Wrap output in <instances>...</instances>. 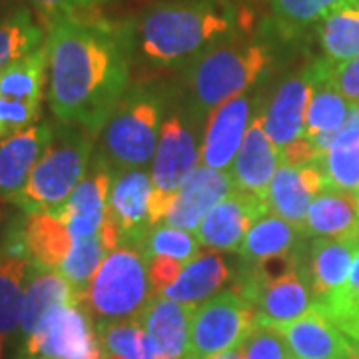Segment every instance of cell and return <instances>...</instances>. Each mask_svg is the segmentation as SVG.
I'll list each match as a JSON object with an SVG mask.
<instances>
[{"mask_svg":"<svg viewBox=\"0 0 359 359\" xmlns=\"http://www.w3.org/2000/svg\"><path fill=\"white\" fill-rule=\"evenodd\" d=\"M231 290L244 297L256 316V323L264 327L290 323L316 308L306 269L302 268L268 283L238 280Z\"/></svg>","mask_w":359,"mask_h":359,"instance_id":"cell-9","label":"cell"},{"mask_svg":"<svg viewBox=\"0 0 359 359\" xmlns=\"http://www.w3.org/2000/svg\"><path fill=\"white\" fill-rule=\"evenodd\" d=\"M321 172L325 186L359 196V128L344 124L327 152L311 162Z\"/></svg>","mask_w":359,"mask_h":359,"instance_id":"cell-28","label":"cell"},{"mask_svg":"<svg viewBox=\"0 0 359 359\" xmlns=\"http://www.w3.org/2000/svg\"><path fill=\"white\" fill-rule=\"evenodd\" d=\"M320 311L349 341H359V248L347 282L335 292Z\"/></svg>","mask_w":359,"mask_h":359,"instance_id":"cell-37","label":"cell"},{"mask_svg":"<svg viewBox=\"0 0 359 359\" xmlns=\"http://www.w3.org/2000/svg\"><path fill=\"white\" fill-rule=\"evenodd\" d=\"M337 359H359V355L355 353V349L349 346V341H347V347L344 349V353H341Z\"/></svg>","mask_w":359,"mask_h":359,"instance_id":"cell-45","label":"cell"},{"mask_svg":"<svg viewBox=\"0 0 359 359\" xmlns=\"http://www.w3.org/2000/svg\"><path fill=\"white\" fill-rule=\"evenodd\" d=\"M36 13L44 20V25L50 26L56 20L88 11V0H32Z\"/></svg>","mask_w":359,"mask_h":359,"instance_id":"cell-43","label":"cell"},{"mask_svg":"<svg viewBox=\"0 0 359 359\" xmlns=\"http://www.w3.org/2000/svg\"><path fill=\"white\" fill-rule=\"evenodd\" d=\"M76 359H100V358H76Z\"/></svg>","mask_w":359,"mask_h":359,"instance_id":"cell-53","label":"cell"},{"mask_svg":"<svg viewBox=\"0 0 359 359\" xmlns=\"http://www.w3.org/2000/svg\"><path fill=\"white\" fill-rule=\"evenodd\" d=\"M42 46V28L28 8L18 6L0 16V72Z\"/></svg>","mask_w":359,"mask_h":359,"instance_id":"cell-34","label":"cell"},{"mask_svg":"<svg viewBox=\"0 0 359 359\" xmlns=\"http://www.w3.org/2000/svg\"><path fill=\"white\" fill-rule=\"evenodd\" d=\"M96 332L104 353L124 359H160L154 339L146 334L138 320L96 325Z\"/></svg>","mask_w":359,"mask_h":359,"instance_id":"cell-36","label":"cell"},{"mask_svg":"<svg viewBox=\"0 0 359 359\" xmlns=\"http://www.w3.org/2000/svg\"><path fill=\"white\" fill-rule=\"evenodd\" d=\"M160 96L144 88L126 92L100 132V156L112 172L144 170L154 162L160 140Z\"/></svg>","mask_w":359,"mask_h":359,"instance_id":"cell-6","label":"cell"},{"mask_svg":"<svg viewBox=\"0 0 359 359\" xmlns=\"http://www.w3.org/2000/svg\"><path fill=\"white\" fill-rule=\"evenodd\" d=\"M100 2H104V0H88V6L92 8V6H96V4H100Z\"/></svg>","mask_w":359,"mask_h":359,"instance_id":"cell-49","label":"cell"},{"mask_svg":"<svg viewBox=\"0 0 359 359\" xmlns=\"http://www.w3.org/2000/svg\"><path fill=\"white\" fill-rule=\"evenodd\" d=\"M48 80V52L46 44L22 56L0 72V96L40 104L44 84Z\"/></svg>","mask_w":359,"mask_h":359,"instance_id":"cell-33","label":"cell"},{"mask_svg":"<svg viewBox=\"0 0 359 359\" xmlns=\"http://www.w3.org/2000/svg\"><path fill=\"white\" fill-rule=\"evenodd\" d=\"M250 30L252 14L233 0H162L132 22V42L148 65L178 68Z\"/></svg>","mask_w":359,"mask_h":359,"instance_id":"cell-2","label":"cell"},{"mask_svg":"<svg viewBox=\"0 0 359 359\" xmlns=\"http://www.w3.org/2000/svg\"><path fill=\"white\" fill-rule=\"evenodd\" d=\"M26 355L36 359L100 358L96 323L80 302H68L52 309L39 330L26 337Z\"/></svg>","mask_w":359,"mask_h":359,"instance_id":"cell-8","label":"cell"},{"mask_svg":"<svg viewBox=\"0 0 359 359\" xmlns=\"http://www.w3.org/2000/svg\"><path fill=\"white\" fill-rule=\"evenodd\" d=\"M40 116V104L0 96V140L32 128Z\"/></svg>","mask_w":359,"mask_h":359,"instance_id":"cell-39","label":"cell"},{"mask_svg":"<svg viewBox=\"0 0 359 359\" xmlns=\"http://www.w3.org/2000/svg\"><path fill=\"white\" fill-rule=\"evenodd\" d=\"M302 236L306 233L295 230L290 222H285L276 214H266L248 231L238 254L245 264L259 262L266 257L282 256V254H292V252H297V244Z\"/></svg>","mask_w":359,"mask_h":359,"instance_id":"cell-31","label":"cell"},{"mask_svg":"<svg viewBox=\"0 0 359 359\" xmlns=\"http://www.w3.org/2000/svg\"><path fill=\"white\" fill-rule=\"evenodd\" d=\"M273 65V46L240 34L188 66V86L198 112H212L257 84Z\"/></svg>","mask_w":359,"mask_h":359,"instance_id":"cell-3","label":"cell"},{"mask_svg":"<svg viewBox=\"0 0 359 359\" xmlns=\"http://www.w3.org/2000/svg\"><path fill=\"white\" fill-rule=\"evenodd\" d=\"M325 188V180L313 164L294 166L282 162L268 190V210L306 233V216L313 198Z\"/></svg>","mask_w":359,"mask_h":359,"instance_id":"cell-18","label":"cell"},{"mask_svg":"<svg viewBox=\"0 0 359 359\" xmlns=\"http://www.w3.org/2000/svg\"><path fill=\"white\" fill-rule=\"evenodd\" d=\"M349 4H351V6H355V8H359V0H349Z\"/></svg>","mask_w":359,"mask_h":359,"instance_id":"cell-50","label":"cell"},{"mask_svg":"<svg viewBox=\"0 0 359 359\" xmlns=\"http://www.w3.org/2000/svg\"><path fill=\"white\" fill-rule=\"evenodd\" d=\"M316 65V86L311 94L308 114H306V128L304 138L313 140L321 134L337 132L346 124L351 104L332 86V82L325 76V62L313 60Z\"/></svg>","mask_w":359,"mask_h":359,"instance_id":"cell-29","label":"cell"},{"mask_svg":"<svg viewBox=\"0 0 359 359\" xmlns=\"http://www.w3.org/2000/svg\"><path fill=\"white\" fill-rule=\"evenodd\" d=\"M84 13L48 26V104L58 122L98 138L130 88L134 42L130 22Z\"/></svg>","mask_w":359,"mask_h":359,"instance_id":"cell-1","label":"cell"},{"mask_svg":"<svg viewBox=\"0 0 359 359\" xmlns=\"http://www.w3.org/2000/svg\"><path fill=\"white\" fill-rule=\"evenodd\" d=\"M106 256H108V252L104 248L102 238H100V233H96V236H90V238L76 240L72 250H70V254L60 264L58 273L72 287L74 297L78 302L84 299V295H86L90 287V282H92V278L98 271V268L102 266Z\"/></svg>","mask_w":359,"mask_h":359,"instance_id":"cell-35","label":"cell"},{"mask_svg":"<svg viewBox=\"0 0 359 359\" xmlns=\"http://www.w3.org/2000/svg\"><path fill=\"white\" fill-rule=\"evenodd\" d=\"M306 236L359 242V196L325 186L309 205Z\"/></svg>","mask_w":359,"mask_h":359,"instance_id":"cell-23","label":"cell"},{"mask_svg":"<svg viewBox=\"0 0 359 359\" xmlns=\"http://www.w3.org/2000/svg\"><path fill=\"white\" fill-rule=\"evenodd\" d=\"M321 54L327 65L339 66L359 56V8L346 4L316 26Z\"/></svg>","mask_w":359,"mask_h":359,"instance_id":"cell-30","label":"cell"},{"mask_svg":"<svg viewBox=\"0 0 359 359\" xmlns=\"http://www.w3.org/2000/svg\"><path fill=\"white\" fill-rule=\"evenodd\" d=\"M152 297L148 259L138 248L120 245L106 256L80 304L96 325H104L138 320Z\"/></svg>","mask_w":359,"mask_h":359,"instance_id":"cell-5","label":"cell"},{"mask_svg":"<svg viewBox=\"0 0 359 359\" xmlns=\"http://www.w3.org/2000/svg\"><path fill=\"white\" fill-rule=\"evenodd\" d=\"M4 2H6V0H0V13H2V8H4Z\"/></svg>","mask_w":359,"mask_h":359,"instance_id":"cell-52","label":"cell"},{"mask_svg":"<svg viewBox=\"0 0 359 359\" xmlns=\"http://www.w3.org/2000/svg\"><path fill=\"white\" fill-rule=\"evenodd\" d=\"M50 124H34L0 140V200L13 202L22 192L34 166L52 140Z\"/></svg>","mask_w":359,"mask_h":359,"instance_id":"cell-19","label":"cell"},{"mask_svg":"<svg viewBox=\"0 0 359 359\" xmlns=\"http://www.w3.org/2000/svg\"><path fill=\"white\" fill-rule=\"evenodd\" d=\"M138 250L146 259L154 256H166L188 264L200 252V242L192 231L178 230V228H170L166 224H160L146 233Z\"/></svg>","mask_w":359,"mask_h":359,"instance_id":"cell-38","label":"cell"},{"mask_svg":"<svg viewBox=\"0 0 359 359\" xmlns=\"http://www.w3.org/2000/svg\"><path fill=\"white\" fill-rule=\"evenodd\" d=\"M316 86V65L304 66L285 78L273 92L264 110V126L271 142L283 150L285 146L304 138L306 114Z\"/></svg>","mask_w":359,"mask_h":359,"instance_id":"cell-11","label":"cell"},{"mask_svg":"<svg viewBox=\"0 0 359 359\" xmlns=\"http://www.w3.org/2000/svg\"><path fill=\"white\" fill-rule=\"evenodd\" d=\"M210 359H244V353H242V346L240 347H233L230 351H224V353H219V355H214V358Z\"/></svg>","mask_w":359,"mask_h":359,"instance_id":"cell-44","label":"cell"},{"mask_svg":"<svg viewBox=\"0 0 359 359\" xmlns=\"http://www.w3.org/2000/svg\"><path fill=\"white\" fill-rule=\"evenodd\" d=\"M18 359H36V358H30V355H26V353H22V355H20V358Z\"/></svg>","mask_w":359,"mask_h":359,"instance_id":"cell-51","label":"cell"},{"mask_svg":"<svg viewBox=\"0 0 359 359\" xmlns=\"http://www.w3.org/2000/svg\"><path fill=\"white\" fill-rule=\"evenodd\" d=\"M74 299L76 297L72 287L58 271L32 266L25 290L20 332L25 334V337H30L42 325V321L48 318L52 309Z\"/></svg>","mask_w":359,"mask_h":359,"instance_id":"cell-27","label":"cell"},{"mask_svg":"<svg viewBox=\"0 0 359 359\" xmlns=\"http://www.w3.org/2000/svg\"><path fill=\"white\" fill-rule=\"evenodd\" d=\"M202 162V148L188 120L182 114L168 118L160 130V140L152 162V182L156 192L172 194Z\"/></svg>","mask_w":359,"mask_h":359,"instance_id":"cell-14","label":"cell"},{"mask_svg":"<svg viewBox=\"0 0 359 359\" xmlns=\"http://www.w3.org/2000/svg\"><path fill=\"white\" fill-rule=\"evenodd\" d=\"M184 262L174 259V257L166 256H154L148 257V280H150V287L152 294L160 295L168 285L178 280V276L184 269Z\"/></svg>","mask_w":359,"mask_h":359,"instance_id":"cell-42","label":"cell"},{"mask_svg":"<svg viewBox=\"0 0 359 359\" xmlns=\"http://www.w3.org/2000/svg\"><path fill=\"white\" fill-rule=\"evenodd\" d=\"M194 308L154 295L144 308L138 321L146 334L154 339L160 359H184L190 337Z\"/></svg>","mask_w":359,"mask_h":359,"instance_id":"cell-22","label":"cell"},{"mask_svg":"<svg viewBox=\"0 0 359 359\" xmlns=\"http://www.w3.org/2000/svg\"><path fill=\"white\" fill-rule=\"evenodd\" d=\"M347 341H349V339H347ZM349 346L353 347V349H355V353L359 355V341H349Z\"/></svg>","mask_w":359,"mask_h":359,"instance_id":"cell-48","label":"cell"},{"mask_svg":"<svg viewBox=\"0 0 359 359\" xmlns=\"http://www.w3.org/2000/svg\"><path fill=\"white\" fill-rule=\"evenodd\" d=\"M32 266L58 271L74 245V236L56 214H30L18 228Z\"/></svg>","mask_w":359,"mask_h":359,"instance_id":"cell-26","label":"cell"},{"mask_svg":"<svg viewBox=\"0 0 359 359\" xmlns=\"http://www.w3.org/2000/svg\"><path fill=\"white\" fill-rule=\"evenodd\" d=\"M4 347H6V337L0 335V359L4 358Z\"/></svg>","mask_w":359,"mask_h":359,"instance_id":"cell-46","label":"cell"},{"mask_svg":"<svg viewBox=\"0 0 359 359\" xmlns=\"http://www.w3.org/2000/svg\"><path fill=\"white\" fill-rule=\"evenodd\" d=\"M325 76L347 102L359 104V56L339 66L325 62Z\"/></svg>","mask_w":359,"mask_h":359,"instance_id":"cell-41","label":"cell"},{"mask_svg":"<svg viewBox=\"0 0 359 359\" xmlns=\"http://www.w3.org/2000/svg\"><path fill=\"white\" fill-rule=\"evenodd\" d=\"M52 128L54 134L48 148L32 170L22 192L13 200L26 216L58 212L92 162L94 134L62 122Z\"/></svg>","mask_w":359,"mask_h":359,"instance_id":"cell-4","label":"cell"},{"mask_svg":"<svg viewBox=\"0 0 359 359\" xmlns=\"http://www.w3.org/2000/svg\"><path fill=\"white\" fill-rule=\"evenodd\" d=\"M244 359H292L283 337L273 327L257 325L242 344Z\"/></svg>","mask_w":359,"mask_h":359,"instance_id":"cell-40","label":"cell"},{"mask_svg":"<svg viewBox=\"0 0 359 359\" xmlns=\"http://www.w3.org/2000/svg\"><path fill=\"white\" fill-rule=\"evenodd\" d=\"M112 178L114 172L102 156H92L84 178L78 182L66 204L58 212H54L68 226L74 240L100 233L106 218Z\"/></svg>","mask_w":359,"mask_h":359,"instance_id":"cell-15","label":"cell"},{"mask_svg":"<svg viewBox=\"0 0 359 359\" xmlns=\"http://www.w3.org/2000/svg\"><path fill=\"white\" fill-rule=\"evenodd\" d=\"M280 164H282V152L266 132L264 110H257L236 154V160L228 170L233 188L238 192L252 194L259 200H266L271 178Z\"/></svg>","mask_w":359,"mask_h":359,"instance_id":"cell-17","label":"cell"},{"mask_svg":"<svg viewBox=\"0 0 359 359\" xmlns=\"http://www.w3.org/2000/svg\"><path fill=\"white\" fill-rule=\"evenodd\" d=\"M100 359H124V358H120V355H114V353H104V351H102Z\"/></svg>","mask_w":359,"mask_h":359,"instance_id":"cell-47","label":"cell"},{"mask_svg":"<svg viewBox=\"0 0 359 359\" xmlns=\"http://www.w3.org/2000/svg\"><path fill=\"white\" fill-rule=\"evenodd\" d=\"M268 212L266 200L233 190L205 214L200 228L196 230V238L200 245L210 250L238 252L252 226Z\"/></svg>","mask_w":359,"mask_h":359,"instance_id":"cell-12","label":"cell"},{"mask_svg":"<svg viewBox=\"0 0 359 359\" xmlns=\"http://www.w3.org/2000/svg\"><path fill=\"white\" fill-rule=\"evenodd\" d=\"M154 192L152 174L146 170H122L114 174L106 214L120 233L122 245L138 248L152 230L150 224V196Z\"/></svg>","mask_w":359,"mask_h":359,"instance_id":"cell-10","label":"cell"},{"mask_svg":"<svg viewBox=\"0 0 359 359\" xmlns=\"http://www.w3.org/2000/svg\"><path fill=\"white\" fill-rule=\"evenodd\" d=\"M254 96H236L218 106L208 116L204 144H202V164L228 172L236 160V154L245 138L257 110Z\"/></svg>","mask_w":359,"mask_h":359,"instance_id":"cell-16","label":"cell"},{"mask_svg":"<svg viewBox=\"0 0 359 359\" xmlns=\"http://www.w3.org/2000/svg\"><path fill=\"white\" fill-rule=\"evenodd\" d=\"M254 327L256 316L244 297L236 290L222 292L194 308L184 359H210L240 347Z\"/></svg>","mask_w":359,"mask_h":359,"instance_id":"cell-7","label":"cell"},{"mask_svg":"<svg viewBox=\"0 0 359 359\" xmlns=\"http://www.w3.org/2000/svg\"><path fill=\"white\" fill-rule=\"evenodd\" d=\"M283 337L294 359H337L347 347V339L320 309L273 327Z\"/></svg>","mask_w":359,"mask_h":359,"instance_id":"cell-24","label":"cell"},{"mask_svg":"<svg viewBox=\"0 0 359 359\" xmlns=\"http://www.w3.org/2000/svg\"><path fill=\"white\" fill-rule=\"evenodd\" d=\"M231 269L228 262L219 256L218 250L198 252L184 266L178 280L168 285L160 295L184 306L196 308L208 302L224 283L230 280Z\"/></svg>","mask_w":359,"mask_h":359,"instance_id":"cell-25","label":"cell"},{"mask_svg":"<svg viewBox=\"0 0 359 359\" xmlns=\"http://www.w3.org/2000/svg\"><path fill=\"white\" fill-rule=\"evenodd\" d=\"M230 172L198 166L190 172L172 196L166 218L162 224L178 230L196 231L205 214L233 192Z\"/></svg>","mask_w":359,"mask_h":359,"instance_id":"cell-13","label":"cell"},{"mask_svg":"<svg viewBox=\"0 0 359 359\" xmlns=\"http://www.w3.org/2000/svg\"><path fill=\"white\" fill-rule=\"evenodd\" d=\"M32 259L26 252L20 230L0 245V335L11 337L20 330L22 302Z\"/></svg>","mask_w":359,"mask_h":359,"instance_id":"cell-20","label":"cell"},{"mask_svg":"<svg viewBox=\"0 0 359 359\" xmlns=\"http://www.w3.org/2000/svg\"><path fill=\"white\" fill-rule=\"evenodd\" d=\"M359 242L313 238L309 245L308 283L316 309H320L347 282Z\"/></svg>","mask_w":359,"mask_h":359,"instance_id":"cell-21","label":"cell"},{"mask_svg":"<svg viewBox=\"0 0 359 359\" xmlns=\"http://www.w3.org/2000/svg\"><path fill=\"white\" fill-rule=\"evenodd\" d=\"M346 4L349 0H269L271 30L280 39L294 40Z\"/></svg>","mask_w":359,"mask_h":359,"instance_id":"cell-32","label":"cell"},{"mask_svg":"<svg viewBox=\"0 0 359 359\" xmlns=\"http://www.w3.org/2000/svg\"><path fill=\"white\" fill-rule=\"evenodd\" d=\"M292 359H294V358H292Z\"/></svg>","mask_w":359,"mask_h":359,"instance_id":"cell-54","label":"cell"}]
</instances>
